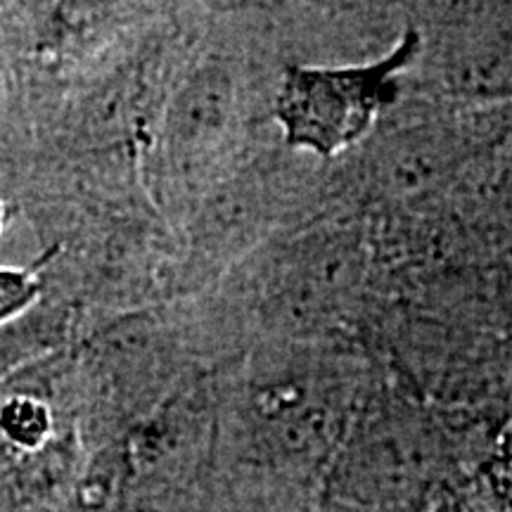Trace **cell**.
<instances>
[{
	"instance_id": "obj_1",
	"label": "cell",
	"mask_w": 512,
	"mask_h": 512,
	"mask_svg": "<svg viewBox=\"0 0 512 512\" xmlns=\"http://www.w3.org/2000/svg\"><path fill=\"white\" fill-rule=\"evenodd\" d=\"M420 36L408 29L382 60L356 67H290L275 100V121L290 147L332 157L356 145L399 93Z\"/></svg>"
},
{
	"instance_id": "obj_2",
	"label": "cell",
	"mask_w": 512,
	"mask_h": 512,
	"mask_svg": "<svg viewBox=\"0 0 512 512\" xmlns=\"http://www.w3.org/2000/svg\"><path fill=\"white\" fill-rule=\"evenodd\" d=\"M50 430H53L50 411L31 396H15L0 408V432L19 448L36 451L38 446L46 444Z\"/></svg>"
},
{
	"instance_id": "obj_3",
	"label": "cell",
	"mask_w": 512,
	"mask_h": 512,
	"mask_svg": "<svg viewBox=\"0 0 512 512\" xmlns=\"http://www.w3.org/2000/svg\"><path fill=\"white\" fill-rule=\"evenodd\" d=\"M36 266L31 268H0V323L17 318L27 311L41 294Z\"/></svg>"
},
{
	"instance_id": "obj_4",
	"label": "cell",
	"mask_w": 512,
	"mask_h": 512,
	"mask_svg": "<svg viewBox=\"0 0 512 512\" xmlns=\"http://www.w3.org/2000/svg\"><path fill=\"white\" fill-rule=\"evenodd\" d=\"M501 453H503V460L505 465L512 470V422L508 425V430L503 432V441H501Z\"/></svg>"
},
{
	"instance_id": "obj_5",
	"label": "cell",
	"mask_w": 512,
	"mask_h": 512,
	"mask_svg": "<svg viewBox=\"0 0 512 512\" xmlns=\"http://www.w3.org/2000/svg\"><path fill=\"white\" fill-rule=\"evenodd\" d=\"M0 228H3V204H0Z\"/></svg>"
}]
</instances>
